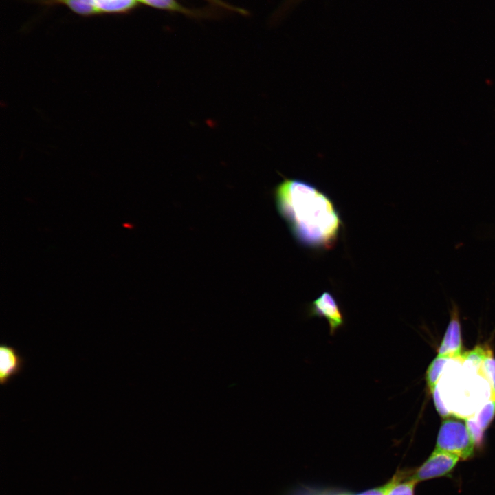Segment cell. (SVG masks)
Masks as SVG:
<instances>
[{
    "label": "cell",
    "mask_w": 495,
    "mask_h": 495,
    "mask_svg": "<svg viewBox=\"0 0 495 495\" xmlns=\"http://www.w3.org/2000/svg\"><path fill=\"white\" fill-rule=\"evenodd\" d=\"M492 356V351L488 346H476L473 349L462 353L460 360L470 361L479 366L486 358Z\"/></svg>",
    "instance_id": "cell-11"
},
{
    "label": "cell",
    "mask_w": 495,
    "mask_h": 495,
    "mask_svg": "<svg viewBox=\"0 0 495 495\" xmlns=\"http://www.w3.org/2000/svg\"><path fill=\"white\" fill-rule=\"evenodd\" d=\"M478 372L490 384V399H495V358L492 356L486 358L478 366Z\"/></svg>",
    "instance_id": "cell-10"
},
{
    "label": "cell",
    "mask_w": 495,
    "mask_h": 495,
    "mask_svg": "<svg viewBox=\"0 0 495 495\" xmlns=\"http://www.w3.org/2000/svg\"><path fill=\"white\" fill-rule=\"evenodd\" d=\"M432 397L434 399V403L436 407L437 410L438 411L439 414L442 416L443 417H447L450 415V412L448 410L446 407H445L442 400L441 399L439 391L438 390L437 386L434 388V391L432 393Z\"/></svg>",
    "instance_id": "cell-16"
},
{
    "label": "cell",
    "mask_w": 495,
    "mask_h": 495,
    "mask_svg": "<svg viewBox=\"0 0 495 495\" xmlns=\"http://www.w3.org/2000/svg\"><path fill=\"white\" fill-rule=\"evenodd\" d=\"M54 1L65 4L73 11L80 14L98 13L94 6V0H54Z\"/></svg>",
    "instance_id": "cell-12"
},
{
    "label": "cell",
    "mask_w": 495,
    "mask_h": 495,
    "mask_svg": "<svg viewBox=\"0 0 495 495\" xmlns=\"http://www.w3.org/2000/svg\"><path fill=\"white\" fill-rule=\"evenodd\" d=\"M392 482L393 480L391 478L389 481L382 486L370 489L355 495H386L388 489L391 486Z\"/></svg>",
    "instance_id": "cell-17"
},
{
    "label": "cell",
    "mask_w": 495,
    "mask_h": 495,
    "mask_svg": "<svg viewBox=\"0 0 495 495\" xmlns=\"http://www.w3.org/2000/svg\"><path fill=\"white\" fill-rule=\"evenodd\" d=\"M461 460L459 456L434 450L428 458L415 470L411 477L417 483L450 474L457 463Z\"/></svg>",
    "instance_id": "cell-3"
},
{
    "label": "cell",
    "mask_w": 495,
    "mask_h": 495,
    "mask_svg": "<svg viewBox=\"0 0 495 495\" xmlns=\"http://www.w3.org/2000/svg\"><path fill=\"white\" fill-rule=\"evenodd\" d=\"M437 352L439 356L459 360L463 353L461 323L458 308L454 303L452 304L450 320Z\"/></svg>",
    "instance_id": "cell-5"
},
{
    "label": "cell",
    "mask_w": 495,
    "mask_h": 495,
    "mask_svg": "<svg viewBox=\"0 0 495 495\" xmlns=\"http://www.w3.org/2000/svg\"><path fill=\"white\" fill-rule=\"evenodd\" d=\"M274 194L277 210L299 243L315 249L335 245L342 222L324 192L305 180L284 179Z\"/></svg>",
    "instance_id": "cell-1"
},
{
    "label": "cell",
    "mask_w": 495,
    "mask_h": 495,
    "mask_svg": "<svg viewBox=\"0 0 495 495\" xmlns=\"http://www.w3.org/2000/svg\"><path fill=\"white\" fill-rule=\"evenodd\" d=\"M408 471L397 472L392 477V484L386 495H414L417 482Z\"/></svg>",
    "instance_id": "cell-7"
},
{
    "label": "cell",
    "mask_w": 495,
    "mask_h": 495,
    "mask_svg": "<svg viewBox=\"0 0 495 495\" xmlns=\"http://www.w3.org/2000/svg\"><path fill=\"white\" fill-rule=\"evenodd\" d=\"M138 1L158 8L178 11L187 14H194L192 10L182 6L175 0H138Z\"/></svg>",
    "instance_id": "cell-14"
},
{
    "label": "cell",
    "mask_w": 495,
    "mask_h": 495,
    "mask_svg": "<svg viewBox=\"0 0 495 495\" xmlns=\"http://www.w3.org/2000/svg\"><path fill=\"white\" fill-rule=\"evenodd\" d=\"M309 316L324 318L328 322L331 336L344 324L341 308L335 297L329 292H324L309 305Z\"/></svg>",
    "instance_id": "cell-4"
},
{
    "label": "cell",
    "mask_w": 495,
    "mask_h": 495,
    "mask_svg": "<svg viewBox=\"0 0 495 495\" xmlns=\"http://www.w3.org/2000/svg\"><path fill=\"white\" fill-rule=\"evenodd\" d=\"M138 0H94L98 12H121L135 6Z\"/></svg>",
    "instance_id": "cell-8"
},
{
    "label": "cell",
    "mask_w": 495,
    "mask_h": 495,
    "mask_svg": "<svg viewBox=\"0 0 495 495\" xmlns=\"http://www.w3.org/2000/svg\"><path fill=\"white\" fill-rule=\"evenodd\" d=\"M292 1H294L296 3H298L300 0H292Z\"/></svg>",
    "instance_id": "cell-18"
},
{
    "label": "cell",
    "mask_w": 495,
    "mask_h": 495,
    "mask_svg": "<svg viewBox=\"0 0 495 495\" xmlns=\"http://www.w3.org/2000/svg\"><path fill=\"white\" fill-rule=\"evenodd\" d=\"M326 495H348V494H326Z\"/></svg>",
    "instance_id": "cell-19"
},
{
    "label": "cell",
    "mask_w": 495,
    "mask_h": 495,
    "mask_svg": "<svg viewBox=\"0 0 495 495\" xmlns=\"http://www.w3.org/2000/svg\"><path fill=\"white\" fill-rule=\"evenodd\" d=\"M475 446L466 420L463 418L444 417L438 432L434 450L467 460L473 456Z\"/></svg>",
    "instance_id": "cell-2"
},
{
    "label": "cell",
    "mask_w": 495,
    "mask_h": 495,
    "mask_svg": "<svg viewBox=\"0 0 495 495\" xmlns=\"http://www.w3.org/2000/svg\"><path fill=\"white\" fill-rule=\"evenodd\" d=\"M25 364L24 358L19 351L6 344L0 346V384L6 385L9 381L19 375Z\"/></svg>",
    "instance_id": "cell-6"
},
{
    "label": "cell",
    "mask_w": 495,
    "mask_h": 495,
    "mask_svg": "<svg viewBox=\"0 0 495 495\" xmlns=\"http://www.w3.org/2000/svg\"><path fill=\"white\" fill-rule=\"evenodd\" d=\"M495 416V399H490L479 410L475 419L480 428L485 432Z\"/></svg>",
    "instance_id": "cell-13"
},
{
    "label": "cell",
    "mask_w": 495,
    "mask_h": 495,
    "mask_svg": "<svg viewBox=\"0 0 495 495\" xmlns=\"http://www.w3.org/2000/svg\"><path fill=\"white\" fill-rule=\"evenodd\" d=\"M448 360L437 355L428 366L426 373V381L430 393L436 388L440 375Z\"/></svg>",
    "instance_id": "cell-9"
},
{
    "label": "cell",
    "mask_w": 495,
    "mask_h": 495,
    "mask_svg": "<svg viewBox=\"0 0 495 495\" xmlns=\"http://www.w3.org/2000/svg\"><path fill=\"white\" fill-rule=\"evenodd\" d=\"M468 427L474 438L476 446H481L483 442V431L480 428L475 419H466Z\"/></svg>",
    "instance_id": "cell-15"
}]
</instances>
